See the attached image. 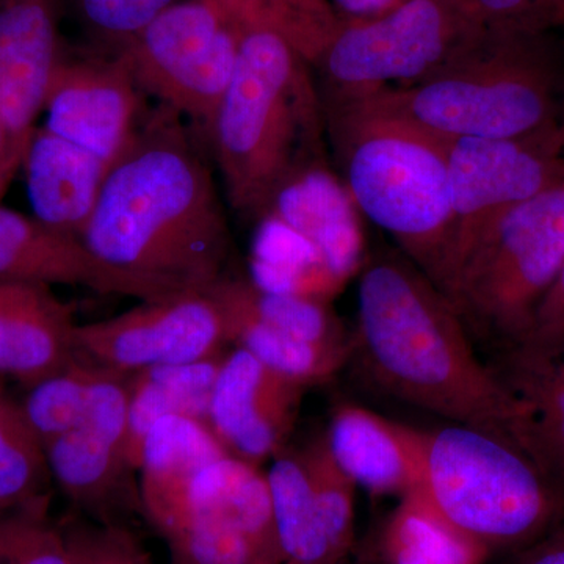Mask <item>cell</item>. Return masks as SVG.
Masks as SVG:
<instances>
[{
  "label": "cell",
  "instance_id": "cell-24",
  "mask_svg": "<svg viewBox=\"0 0 564 564\" xmlns=\"http://www.w3.org/2000/svg\"><path fill=\"white\" fill-rule=\"evenodd\" d=\"M225 356L129 375L128 458L140 469L144 440L155 422L182 415L209 425L212 395Z\"/></svg>",
  "mask_w": 564,
  "mask_h": 564
},
{
  "label": "cell",
  "instance_id": "cell-3",
  "mask_svg": "<svg viewBox=\"0 0 564 564\" xmlns=\"http://www.w3.org/2000/svg\"><path fill=\"white\" fill-rule=\"evenodd\" d=\"M321 98L328 144L356 209L443 291L454 225L448 140L364 95Z\"/></svg>",
  "mask_w": 564,
  "mask_h": 564
},
{
  "label": "cell",
  "instance_id": "cell-10",
  "mask_svg": "<svg viewBox=\"0 0 564 564\" xmlns=\"http://www.w3.org/2000/svg\"><path fill=\"white\" fill-rule=\"evenodd\" d=\"M452 247L443 292L455 267L497 218L564 181L560 129L514 140H448Z\"/></svg>",
  "mask_w": 564,
  "mask_h": 564
},
{
  "label": "cell",
  "instance_id": "cell-23",
  "mask_svg": "<svg viewBox=\"0 0 564 564\" xmlns=\"http://www.w3.org/2000/svg\"><path fill=\"white\" fill-rule=\"evenodd\" d=\"M494 369L529 411L522 448L564 488V337L505 348Z\"/></svg>",
  "mask_w": 564,
  "mask_h": 564
},
{
  "label": "cell",
  "instance_id": "cell-19",
  "mask_svg": "<svg viewBox=\"0 0 564 564\" xmlns=\"http://www.w3.org/2000/svg\"><path fill=\"white\" fill-rule=\"evenodd\" d=\"M326 441L340 469L369 492L404 497L421 486L419 430L343 404L333 415Z\"/></svg>",
  "mask_w": 564,
  "mask_h": 564
},
{
  "label": "cell",
  "instance_id": "cell-14",
  "mask_svg": "<svg viewBox=\"0 0 564 564\" xmlns=\"http://www.w3.org/2000/svg\"><path fill=\"white\" fill-rule=\"evenodd\" d=\"M129 375L107 372L93 388L84 417L46 445L52 478L99 519L110 510L128 475Z\"/></svg>",
  "mask_w": 564,
  "mask_h": 564
},
{
  "label": "cell",
  "instance_id": "cell-8",
  "mask_svg": "<svg viewBox=\"0 0 564 564\" xmlns=\"http://www.w3.org/2000/svg\"><path fill=\"white\" fill-rule=\"evenodd\" d=\"M473 0H402L380 17L344 21L314 69L326 95L419 84L484 39Z\"/></svg>",
  "mask_w": 564,
  "mask_h": 564
},
{
  "label": "cell",
  "instance_id": "cell-9",
  "mask_svg": "<svg viewBox=\"0 0 564 564\" xmlns=\"http://www.w3.org/2000/svg\"><path fill=\"white\" fill-rule=\"evenodd\" d=\"M242 25L223 0H180L111 55L141 91L209 137L239 57Z\"/></svg>",
  "mask_w": 564,
  "mask_h": 564
},
{
  "label": "cell",
  "instance_id": "cell-30",
  "mask_svg": "<svg viewBox=\"0 0 564 564\" xmlns=\"http://www.w3.org/2000/svg\"><path fill=\"white\" fill-rule=\"evenodd\" d=\"M243 28L280 35L311 65L344 24L329 0H223Z\"/></svg>",
  "mask_w": 564,
  "mask_h": 564
},
{
  "label": "cell",
  "instance_id": "cell-15",
  "mask_svg": "<svg viewBox=\"0 0 564 564\" xmlns=\"http://www.w3.org/2000/svg\"><path fill=\"white\" fill-rule=\"evenodd\" d=\"M306 388L236 348L223 358L212 395L210 430L229 455L259 467L281 454Z\"/></svg>",
  "mask_w": 564,
  "mask_h": 564
},
{
  "label": "cell",
  "instance_id": "cell-29",
  "mask_svg": "<svg viewBox=\"0 0 564 564\" xmlns=\"http://www.w3.org/2000/svg\"><path fill=\"white\" fill-rule=\"evenodd\" d=\"M51 477L46 447L21 402L0 391V510L46 503L43 491Z\"/></svg>",
  "mask_w": 564,
  "mask_h": 564
},
{
  "label": "cell",
  "instance_id": "cell-42",
  "mask_svg": "<svg viewBox=\"0 0 564 564\" xmlns=\"http://www.w3.org/2000/svg\"><path fill=\"white\" fill-rule=\"evenodd\" d=\"M558 129H560V135H562V139L564 141V109H563L562 120H560Z\"/></svg>",
  "mask_w": 564,
  "mask_h": 564
},
{
  "label": "cell",
  "instance_id": "cell-34",
  "mask_svg": "<svg viewBox=\"0 0 564 564\" xmlns=\"http://www.w3.org/2000/svg\"><path fill=\"white\" fill-rule=\"evenodd\" d=\"M180 0H77L87 31L117 51Z\"/></svg>",
  "mask_w": 564,
  "mask_h": 564
},
{
  "label": "cell",
  "instance_id": "cell-5",
  "mask_svg": "<svg viewBox=\"0 0 564 564\" xmlns=\"http://www.w3.org/2000/svg\"><path fill=\"white\" fill-rule=\"evenodd\" d=\"M560 88L545 35L489 29L429 79L364 96L445 140H514L558 128Z\"/></svg>",
  "mask_w": 564,
  "mask_h": 564
},
{
  "label": "cell",
  "instance_id": "cell-33",
  "mask_svg": "<svg viewBox=\"0 0 564 564\" xmlns=\"http://www.w3.org/2000/svg\"><path fill=\"white\" fill-rule=\"evenodd\" d=\"M0 564H76L62 529L46 519V503L0 516Z\"/></svg>",
  "mask_w": 564,
  "mask_h": 564
},
{
  "label": "cell",
  "instance_id": "cell-4",
  "mask_svg": "<svg viewBox=\"0 0 564 564\" xmlns=\"http://www.w3.org/2000/svg\"><path fill=\"white\" fill-rule=\"evenodd\" d=\"M207 139L229 206L261 217L292 174L326 162L328 137L313 65L276 33L242 25L231 84Z\"/></svg>",
  "mask_w": 564,
  "mask_h": 564
},
{
  "label": "cell",
  "instance_id": "cell-17",
  "mask_svg": "<svg viewBox=\"0 0 564 564\" xmlns=\"http://www.w3.org/2000/svg\"><path fill=\"white\" fill-rule=\"evenodd\" d=\"M358 212L343 180L323 162L292 174L261 217L273 218L306 240L343 288L367 259Z\"/></svg>",
  "mask_w": 564,
  "mask_h": 564
},
{
  "label": "cell",
  "instance_id": "cell-37",
  "mask_svg": "<svg viewBox=\"0 0 564 564\" xmlns=\"http://www.w3.org/2000/svg\"><path fill=\"white\" fill-rule=\"evenodd\" d=\"M564 337V263L534 313L525 339L518 345H545Z\"/></svg>",
  "mask_w": 564,
  "mask_h": 564
},
{
  "label": "cell",
  "instance_id": "cell-11",
  "mask_svg": "<svg viewBox=\"0 0 564 564\" xmlns=\"http://www.w3.org/2000/svg\"><path fill=\"white\" fill-rule=\"evenodd\" d=\"M226 343L225 317L210 289L150 300L76 329L77 356L121 375L214 358Z\"/></svg>",
  "mask_w": 564,
  "mask_h": 564
},
{
  "label": "cell",
  "instance_id": "cell-27",
  "mask_svg": "<svg viewBox=\"0 0 564 564\" xmlns=\"http://www.w3.org/2000/svg\"><path fill=\"white\" fill-rule=\"evenodd\" d=\"M212 292L223 303L284 336L303 343L351 347L325 300L267 292L251 281L229 276L217 282Z\"/></svg>",
  "mask_w": 564,
  "mask_h": 564
},
{
  "label": "cell",
  "instance_id": "cell-6",
  "mask_svg": "<svg viewBox=\"0 0 564 564\" xmlns=\"http://www.w3.org/2000/svg\"><path fill=\"white\" fill-rule=\"evenodd\" d=\"M421 436L417 491L489 552L527 547L564 518L563 486L513 441L458 423Z\"/></svg>",
  "mask_w": 564,
  "mask_h": 564
},
{
  "label": "cell",
  "instance_id": "cell-39",
  "mask_svg": "<svg viewBox=\"0 0 564 564\" xmlns=\"http://www.w3.org/2000/svg\"><path fill=\"white\" fill-rule=\"evenodd\" d=\"M402 0H329L344 21H364L380 17Z\"/></svg>",
  "mask_w": 564,
  "mask_h": 564
},
{
  "label": "cell",
  "instance_id": "cell-22",
  "mask_svg": "<svg viewBox=\"0 0 564 564\" xmlns=\"http://www.w3.org/2000/svg\"><path fill=\"white\" fill-rule=\"evenodd\" d=\"M199 516L220 518L239 530L250 544L256 564H285L269 480L258 466L229 454L204 466L193 478L184 513L166 540Z\"/></svg>",
  "mask_w": 564,
  "mask_h": 564
},
{
  "label": "cell",
  "instance_id": "cell-18",
  "mask_svg": "<svg viewBox=\"0 0 564 564\" xmlns=\"http://www.w3.org/2000/svg\"><path fill=\"white\" fill-rule=\"evenodd\" d=\"M76 329L51 285L0 281V378L29 389L61 372L77 358Z\"/></svg>",
  "mask_w": 564,
  "mask_h": 564
},
{
  "label": "cell",
  "instance_id": "cell-38",
  "mask_svg": "<svg viewBox=\"0 0 564 564\" xmlns=\"http://www.w3.org/2000/svg\"><path fill=\"white\" fill-rule=\"evenodd\" d=\"M513 564H564V527L527 545Z\"/></svg>",
  "mask_w": 564,
  "mask_h": 564
},
{
  "label": "cell",
  "instance_id": "cell-31",
  "mask_svg": "<svg viewBox=\"0 0 564 564\" xmlns=\"http://www.w3.org/2000/svg\"><path fill=\"white\" fill-rule=\"evenodd\" d=\"M107 372L77 356L61 372L29 388L22 411L44 447L80 422L93 388Z\"/></svg>",
  "mask_w": 564,
  "mask_h": 564
},
{
  "label": "cell",
  "instance_id": "cell-41",
  "mask_svg": "<svg viewBox=\"0 0 564 564\" xmlns=\"http://www.w3.org/2000/svg\"><path fill=\"white\" fill-rule=\"evenodd\" d=\"M7 154V132L6 126H3L2 118H0V172H2L3 162H6ZM2 198V193H0Z\"/></svg>",
  "mask_w": 564,
  "mask_h": 564
},
{
  "label": "cell",
  "instance_id": "cell-28",
  "mask_svg": "<svg viewBox=\"0 0 564 564\" xmlns=\"http://www.w3.org/2000/svg\"><path fill=\"white\" fill-rule=\"evenodd\" d=\"M214 296L225 317L228 343L236 344V348H242L270 369L299 383L311 386L329 380L351 355V347L303 343L273 332L223 303L215 293Z\"/></svg>",
  "mask_w": 564,
  "mask_h": 564
},
{
  "label": "cell",
  "instance_id": "cell-7",
  "mask_svg": "<svg viewBox=\"0 0 564 564\" xmlns=\"http://www.w3.org/2000/svg\"><path fill=\"white\" fill-rule=\"evenodd\" d=\"M564 263V181L489 226L445 285L470 334L505 348L525 339Z\"/></svg>",
  "mask_w": 564,
  "mask_h": 564
},
{
  "label": "cell",
  "instance_id": "cell-36",
  "mask_svg": "<svg viewBox=\"0 0 564 564\" xmlns=\"http://www.w3.org/2000/svg\"><path fill=\"white\" fill-rule=\"evenodd\" d=\"M491 31L547 35L564 29V0H473Z\"/></svg>",
  "mask_w": 564,
  "mask_h": 564
},
{
  "label": "cell",
  "instance_id": "cell-13",
  "mask_svg": "<svg viewBox=\"0 0 564 564\" xmlns=\"http://www.w3.org/2000/svg\"><path fill=\"white\" fill-rule=\"evenodd\" d=\"M143 95L115 55L63 61L44 107L43 128L111 166L143 124Z\"/></svg>",
  "mask_w": 564,
  "mask_h": 564
},
{
  "label": "cell",
  "instance_id": "cell-2",
  "mask_svg": "<svg viewBox=\"0 0 564 564\" xmlns=\"http://www.w3.org/2000/svg\"><path fill=\"white\" fill-rule=\"evenodd\" d=\"M358 274L351 351L370 380L404 403L522 448L529 411L478 359L448 296L402 251L370 256Z\"/></svg>",
  "mask_w": 564,
  "mask_h": 564
},
{
  "label": "cell",
  "instance_id": "cell-21",
  "mask_svg": "<svg viewBox=\"0 0 564 564\" xmlns=\"http://www.w3.org/2000/svg\"><path fill=\"white\" fill-rule=\"evenodd\" d=\"M225 455L206 423L182 415L155 422L141 452L140 505L163 536L180 522L193 478Z\"/></svg>",
  "mask_w": 564,
  "mask_h": 564
},
{
  "label": "cell",
  "instance_id": "cell-12",
  "mask_svg": "<svg viewBox=\"0 0 564 564\" xmlns=\"http://www.w3.org/2000/svg\"><path fill=\"white\" fill-rule=\"evenodd\" d=\"M63 61L52 0H0V118L7 132L2 196L24 162Z\"/></svg>",
  "mask_w": 564,
  "mask_h": 564
},
{
  "label": "cell",
  "instance_id": "cell-16",
  "mask_svg": "<svg viewBox=\"0 0 564 564\" xmlns=\"http://www.w3.org/2000/svg\"><path fill=\"white\" fill-rule=\"evenodd\" d=\"M0 281L82 285L102 295L150 302L169 289L109 265L80 239L0 206Z\"/></svg>",
  "mask_w": 564,
  "mask_h": 564
},
{
  "label": "cell",
  "instance_id": "cell-35",
  "mask_svg": "<svg viewBox=\"0 0 564 564\" xmlns=\"http://www.w3.org/2000/svg\"><path fill=\"white\" fill-rule=\"evenodd\" d=\"M62 533L76 564H151L139 541L120 525L70 522Z\"/></svg>",
  "mask_w": 564,
  "mask_h": 564
},
{
  "label": "cell",
  "instance_id": "cell-32",
  "mask_svg": "<svg viewBox=\"0 0 564 564\" xmlns=\"http://www.w3.org/2000/svg\"><path fill=\"white\" fill-rule=\"evenodd\" d=\"M300 454L325 516L334 547L345 558L355 536V481L334 459L326 437L314 441Z\"/></svg>",
  "mask_w": 564,
  "mask_h": 564
},
{
  "label": "cell",
  "instance_id": "cell-26",
  "mask_svg": "<svg viewBox=\"0 0 564 564\" xmlns=\"http://www.w3.org/2000/svg\"><path fill=\"white\" fill-rule=\"evenodd\" d=\"M378 551L389 564H485L491 555L445 521L417 489L400 500Z\"/></svg>",
  "mask_w": 564,
  "mask_h": 564
},
{
  "label": "cell",
  "instance_id": "cell-40",
  "mask_svg": "<svg viewBox=\"0 0 564 564\" xmlns=\"http://www.w3.org/2000/svg\"><path fill=\"white\" fill-rule=\"evenodd\" d=\"M355 564H389L381 555L380 551L377 552H367V554H362L359 556L358 562Z\"/></svg>",
  "mask_w": 564,
  "mask_h": 564
},
{
  "label": "cell",
  "instance_id": "cell-25",
  "mask_svg": "<svg viewBox=\"0 0 564 564\" xmlns=\"http://www.w3.org/2000/svg\"><path fill=\"white\" fill-rule=\"evenodd\" d=\"M274 524L285 564H339L302 454H280L269 474Z\"/></svg>",
  "mask_w": 564,
  "mask_h": 564
},
{
  "label": "cell",
  "instance_id": "cell-20",
  "mask_svg": "<svg viewBox=\"0 0 564 564\" xmlns=\"http://www.w3.org/2000/svg\"><path fill=\"white\" fill-rule=\"evenodd\" d=\"M22 166L33 217L80 239L101 195L109 163L46 128H39Z\"/></svg>",
  "mask_w": 564,
  "mask_h": 564
},
{
  "label": "cell",
  "instance_id": "cell-1",
  "mask_svg": "<svg viewBox=\"0 0 564 564\" xmlns=\"http://www.w3.org/2000/svg\"><path fill=\"white\" fill-rule=\"evenodd\" d=\"M104 262L173 293L226 278L231 231L209 163L176 111L143 121L80 237Z\"/></svg>",
  "mask_w": 564,
  "mask_h": 564
}]
</instances>
